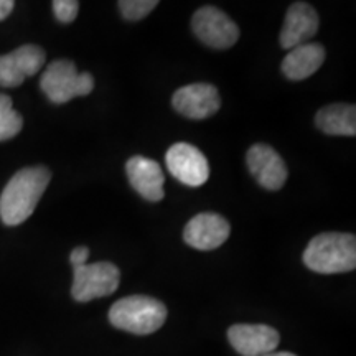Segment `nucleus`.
Returning <instances> with one entry per match:
<instances>
[{"mask_svg": "<svg viewBox=\"0 0 356 356\" xmlns=\"http://www.w3.org/2000/svg\"><path fill=\"white\" fill-rule=\"evenodd\" d=\"M24 127V119L13 109L12 99L6 95H0V142L12 139Z\"/></svg>", "mask_w": 356, "mask_h": 356, "instance_id": "f3484780", "label": "nucleus"}, {"mask_svg": "<svg viewBox=\"0 0 356 356\" xmlns=\"http://www.w3.org/2000/svg\"><path fill=\"white\" fill-rule=\"evenodd\" d=\"M246 162L249 172L256 178L262 188L277 191L287 180V167L280 155L273 147L256 144L248 150Z\"/></svg>", "mask_w": 356, "mask_h": 356, "instance_id": "9d476101", "label": "nucleus"}, {"mask_svg": "<svg viewBox=\"0 0 356 356\" xmlns=\"http://www.w3.org/2000/svg\"><path fill=\"white\" fill-rule=\"evenodd\" d=\"M264 356H296V355L289 353V351H273V353L264 355Z\"/></svg>", "mask_w": 356, "mask_h": 356, "instance_id": "4be33fe9", "label": "nucleus"}, {"mask_svg": "<svg viewBox=\"0 0 356 356\" xmlns=\"http://www.w3.org/2000/svg\"><path fill=\"white\" fill-rule=\"evenodd\" d=\"M325 61V48L320 43H305L292 48L282 61L284 74L292 81L312 76Z\"/></svg>", "mask_w": 356, "mask_h": 356, "instance_id": "2eb2a0df", "label": "nucleus"}, {"mask_svg": "<svg viewBox=\"0 0 356 356\" xmlns=\"http://www.w3.org/2000/svg\"><path fill=\"white\" fill-rule=\"evenodd\" d=\"M177 113L190 119H207L216 114L221 101L218 89L208 83H195L175 91L172 99Z\"/></svg>", "mask_w": 356, "mask_h": 356, "instance_id": "1a4fd4ad", "label": "nucleus"}, {"mask_svg": "<svg viewBox=\"0 0 356 356\" xmlns=\"http://www.w3.org/2000/svg\"><path fill=\"white\" fill-rule=\"evenodd\" d=\"M168 172L181 184L188 186H202L210 177L208 160L195 145L178 142L172 145L165 155Z\"/></svg>", "mask_w": 356, "mask_h": 356, "instance_id": "0eeeda50", "label": "nucleus"}, {"mask_svg": "<svg viewBox=\"0 0 356 356\" xmlns=\"http://www.w3.org/2000/svg\"><path fill=\"white\" fill-rule=\"evenodd\" d=\"M51 180L47 167L22 168L10 178L0 195V218L7 226H17L33 215Z\"/></svg>", "mask_w": 356, "mask_h": 356, "instance_id": "f257e3e1", "label": "nucleus"}, {"mask_svg": "<svg viewBox=\"0 0 356 356\" xmlns=\"http://www.w3.org/2000/svg\"><path fill=\"white\" fill-rule=\"evenodd\" d=\"M315 124L328 136H356V108L353 104H332L320 109Z\"/></svg>", "mask_w": 356, "mask_h": 356, "instance_id": "dca6fc26", "label": "nucleus"}, {"mask_svg": "<svg viewBox=\"0 0 356 356\" xmlns=\"http://www.w3.org/2000/svg\"><path fill=\"white\" fill-rule=\"evenodd\" d=\"M44 51L37 44H24L0 56V86L17 88L26 78L35 76L44 65Z\"/></svg>", "mask_w": 356, "mask_h": 356, "instance_id": "6e6552de", "label": "nucleus"}, {"mask_svg": "<svg viewBox=\"0 0 356 356\" xmlns=\"http://www.w3.org/2000/svg\"><path fill=\"white\" fill-rule=\"evenodd\" d=\"M191 29L204 44L226 50L238 42L239 29L220 8L207 6L198 8L191 19Z\"/></svg>", "mask_w": 356, "mask_h": 356, "instance_id": "423d86ee", "label": "nucleus"}, {"mask_svg": "<svg viewBox=\"0 0 356 356\" xmlns=\"http://www.w3.org/2000/svg\"><path fill=\"white\" fill-rule=\"evenodd\" d=\"M126 172L129 181L134 186V190L144 197L147 202H160L163 198V177L162 167L152 159L136 157L129 159L126 163Z\"/></svg>", "mask_w": 356, "mask_h": 356, "instance_id": "4468645a", "label": "nucleus"}, {"mask_svg": "<svg viewBox=\"0 0 356 356\" xmlns=\"http://www.w3.org/2000/svg\"><path fill=\"white\" fill-rule=\"evenodd\" d=\"M42 91L55 104H65L78 96H88L95 89V78L89 73H78L70 60H56L47 66L42 79Z\"/></svg>", "mask_w": 356, "mask_h": 356, "instance_id": "20e7f679", "label": "nucleus"}, {"mask_svg": "<svg viewBox=\"0 0 356 356\" xmlns=\"http://www.w3.org/2000/svg\"><path fill=\"white\" fill-rule=\"evenodd\" d=\"M118 6L124 15V19L137 22L149 15L159 6V2L157 0H121Z\"/></svg>", "mask_w": 356, "mask_h": 356, "instance_id": "a211bd4d", "label": "nucleus"}, {"mask_svg": "<svg viewBox=\"0 0 356 356\" xmlns=\"http://www.w3.org/2000/svg\"><path fill=\"white\" fill-rule=\"evenodd\" d=\"M121 282L119 267L113 262H95L74 267L71 296L76 302H89L111 296Z\"/></svg>", "mask_w": 356, "mask_h": 356, "instance_id": "39448f33", "label": "nucleus"}, {"mask_svg": "<svg viewBox=\"0 0 356 356\" xmlns=\"http://www.w3.org/2000/svg\"><path fill=\"white\" fill-rule=\"evenodd\" d=\"M228 340L243 356H264L279 346L280 335L269 325L238 323L228 330Z\"/></svg>", "mask_w": 356, "mask_h": 356, "instance_id": "9b49d317", "label": "nucleus"}, {"mask_svg": "<svg viewBox=\"0 0 356 356\" xmlns=\"http://www.w3.org/2000/svg\"><path fill=\"white\" fill-rule=\"evenodd\" d=\"M53 12L61 24H71L79 12V2L76 0H55Z\"/></svg>", "mask_w": 356, "mask_h": 356, "instance_id": "6ab92c4d", "label": "nucleus"}, {"mask_svg": "<svg viewBox=\"0 0 356 356\" xmlns=\"http://www.w3.org/2000/svg\"><path fill=\"white\" fill-rule=\"evenodd\" d=\"M304 262L318 274L350 273L356 267V238L346 233L315 236L305 249Z\"/></svg>", "mask_w": 356, "mask_h": 356, "instance_id": "f03ea898", "label": "nucleus"}, {"mask_svg": "<svg viewBox=\"0 0 356 356\" xmlns=\"http://www.w3.org/2000/svg\"><path fill=\"white\" fill-rule=\"evenodd\" d=\"M13 7H15V3L12 0H0V22L6 20L10 15Z\"/></svg>", "mask_w": 356, "mask_h": 356, "instance_id": "412c9836", "label": "nucleus"}, {"mask_svg": "<svg viewBox=\"0 0 356 356\" xmlns=\"http://www.w3.org/2000/svg\"><path fill=\"white\" fill-rule=\"evenodd\" d=\"M88 257H89V249L86 246H79L76 249H73V252H71L70 256V261L73 267H78V266H84L88 264Z\"/></svg>", "mask_w": 356, "mask_h": 356, "instance_id": "aec40b11", "label": "nucleus"}, {"mask_svg": "<svg viewBox=\"0 0 356 356\" xmlns=\"http://www.w3.org/2000/svg\"><path fill=\"white\" fill-rule=\"evenodd\" d=\"M229 222L216 213H200L188 221L184 229V239L188 246L200 251L220 248L229 236Z\"/></svg>", "mask_w": 356, "mask_h": 356, "instance_id": "f8f14e48", "label": "nucleus"}, {"mask_svg": "<svg viewBox=\"0 0 356 356\" xmlns=\"http://www.w3.org/2000/svg\"><path fill=\"white\" fill-rule=\"evenodd\" d=\"M318 32V13L310 3L296 2L289 7L282 32H280V44L282 48L292 50L300 44L310 43V40Z\"/></svg>", "mask_w": 356, "mask_h": 356, "instance_id": "ddd939ff", "label": "nucleus"}, {"mask_svg": "<svg viewBox=\"0 0 356 356\" xmlns=\"http://www.w3.org/2000/svg\"><path fill=\"white\" fill-rule=\"evenodd\" d=\"M167 320V307L147 296H129L118 300L109 310V322L119 330L134 335H150Z\"/></svg>", "mask_w": 356, "mask_h": 356, "instance_id": "7ed1b4c3", "label": "nucleus"}]
</instances>
